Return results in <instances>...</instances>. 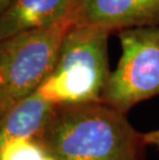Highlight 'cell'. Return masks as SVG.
I'll use <instances>...</instances> for the list:
<instances>
[{"label":"cell","instance_id":"3957f363","mask_svg":"<svg viewBox=\"0 0 159 160\" xmlns=\"http://www.w3.org/2000/svg\"><path fill=\"white\" fill-rule=\"evenodd\" d=\"M72 18L0 42V117L38 90L51 73Z\"/></svg>","mask_w":159,"mask_h":160},{"label":"cell","instance_id":"30bf717a","mask_svg":"<svg viewBox=\"0 0 159 160\" xmlns=\"http://www.w3.org/2000/svg\"><path fill=\"white\" fill-rule=\"evenodd\" d=\"M13 1L15 0H0V17L5 12V11L12 5Z\"/></svg>","mask_w":159,"mask_h":160},{"label":"cell","instance_id":"277c9868","mask_svg":"<svg viewBox=\"0 0 159 160\" xmlns=\"http://www.w3.org/2000/svg\"><path fill=\"white\" fill-rule=\"evenodd\" d=\"M122 56L107 78L101 101L126 113L159 94V23L120 30Z\"/></svg>","mask_w":159,"mask_h":160},{"label":"cell","instance_id":"8992f818","mask_svg":"<svg viewBox=\"0 0 159 160\" xmlns=\"http://www.w3.org/2000/svg\"><path fill=\"white\" fill-rule=\"evenodd\" d=\"M73 0H15L0 17V42L68 18Z\"/></svg>","mask_w":159,"mask_h":160},{"label":"cell","instance_id":"8fae6325","mask_svg":"<svg viewBox=\"0 0 159 160\" xmlns=\"http://www.w3.org/2000/svg\"><path fill=\"white\" fill-rule=\"evenodd\" d=\"M43 160H55V159H54V158H52V157H51V156H50V155H47V156H46V158H45V159H43Z\"/></svg>","mask_w":159,"mask_h":160},{"label":"cell","instance_id":"ba28073f","mask_svg":"<svg viewBox=\"0 0 159 160\" xmlns=\"http://www.w3.org/2000/svg\"><path fill=\"white\" fill-rule=\"evenodd\" d=\"M47 155L36 139L18 138L0 146V160H43Z\"/></svg>","mask_w":159,"mask_h":160},{"label":"cell","instance_id":"7a4b0ae2","mask_svg":"<svg viewBox=\"0 0 159 160\" xmlns=\"http://www.w3.org/2000/svg\"><path fill=\"white\" fill-rule=\"evenodd\" d=\"M110 31L73 25L64 36L51 73L37 92L55 105L101 101L110 71Z\"/></svg>","mask_w":159,"mask_h":160},{"label":"cell","instance_id":"6da1fadb","mask_svg":"<svg viewBox=\"0 0 159 160\" xmlns=\"http://www.w3.org/2000/svg\"><path fill=\"white\" fill-rule=\"evenodd\" d=\"M55 160H143V134L102 101L56 105L36 139Z\"/></svg>","mask_w":159,"mask_h":160},{"label":"cell","instance_id":"5b68a950","mask_svg":"<svg viewBox=\"0 0 159 160\" xmlns=\"http://www.w3.org/2000/svg\"><path fill=\"white\" fill-rule=\"evenodd\" d=\"M74 25L123 30L159 23V0H73Z\"/></svg>","mask_w":159,"mask_h":160},{"label":"cell","instance_id":"52a82bcc","mask_svg":"<svg viewBox=\"0 0 159 160\" xmlns=\"http://www.w3.org/2000/svg\"><path fill=\"white\" fill-rule=\"evenodd\" d=\"M38 92L13 105L0 117V146L12 139H37L55 110Z\"/></svg>","mask_w":159,"mask_h":160},{"label":"cell","instance_id":"9c48e42d","mask_svg":"<svg viewBox=\"0 0 159 160\" xmlns=\"http://www.w3.org/2000/svg\"><path fill=\"white\" fill-rule=\"evenodd\" d=\"M144 142L146 145H153L156 146L159 150V129H156L154 131H150L148 133L143 134Z\"/></svg>","mask_w":159,"mask_h":160}]
</instances>
